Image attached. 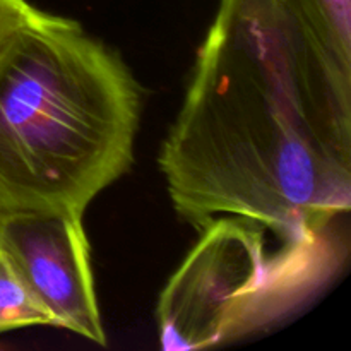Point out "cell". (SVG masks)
Wrapping results in <instances>:
<instances>
[{"label": "cell", "instance_id": "6da1fadb", "mask_svg": "<svg viewBox=\"0 0 351 351\" xmlns=\"http://www.w3.org/2000/svg\"><path fill=\"white\" fill-rule=\"evenodd\" d=\"M158 165L197 232L221 216L338 228L351 208V75L288 0H219Z\"/></svg>", "mask_w": 351, "mask_h": 351}, {"label": "cell", "instance_id": "7a4b0ae2", "mask_svg": "<svg viewBox=\"0 0 351 351\" xmlns=\"http://www.w3.org/2000/svg\"><path fill=\"white\" fill-rule=\"evenodd\" d=\"M143 96L119 51L41 10L0 65V209L84 216L132 167Z\"/></svg>", "mask_w": 351, "mask_h": 351}, {"label": "cell", "instance_id": "3957f363", "mask_svg": "<svg viewBox=\"0 0 351 351\" xmlns=\"http://www.w3.org/2000/svg\"><path fill=\"white\" fill-rule=\"evenodd\" d=\"M199 233L158 298L165 351L204 350L266 331L321 293L346 257L338 228L291 232L221 216Z\"/></svg>", "mask_w": 351, "mask_h": 351}, {"label": "cell", "instance_id": "277c9868", "mask_svg": "<svg viewBox=\"0 0 351 351\" xmlns=\"http://www.w3.org/2000/svg\"><path fill=\"white\" fill-rule=\"evenodd\" d=\"M0 250L53 319V328L106 345L82 216L0 209Z\"/></svg>", "mask_w": 351, "mask_h": 351}, {"label": "cell", "instance_id": "5b68a950", "mask_svg": "<svg viewBox=\"0 0 351 351\" xmlns=\"http://www.w3.org/2000/svg\"><path fill=\"white\" fill-rule=\"evenodd\" d=\"M321 50L351 75V0H288Z\"/></svg>", "mask_w": 351, "mask_h": 351}, {"label": "cell", "instance_id": "8992f818", "mask_svg": "<svg viewBox=\"0 0 351 351\" xmlns=\"http://www.w3.org/2000/svg\"><path fill=\"white\" fill-rule=\"evenodd\" d=\"M38 326L53 328V319L33 297L5 254L0 250V335Z\"/></svg>", "mask_w": 351, "mask_h": 351}, {"label": "cell", "instance_id": "52a82bcc", "mask_svg": "<svg viewBox=\"0 0 351 351\" xmlns=\"http://www.w3.org/2000/svg\"><path fill=\"white\" fill-rule=\"evenodd\" d=\"M40 12L29 0H0V65L21 31Z\"/></svg>", "mask_w": 351, "mask_h": 351}]
</instances>
